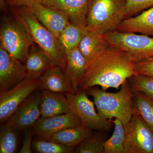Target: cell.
Returning a JSON list of instances; mask_svg holds the SVG:
<instances>
[{"label": "cell", "instance_id": "obj_19", "mask_svg": "<svg viewBox=\"0 0 153 153\" xmlns=\"http://www.w3.org/2000/svg\"><path fill=\"white\" fill-rule=\"evenodd\" d=\"M78 47L84 57L90 63L111 46L103 35L87 30Z\"/></svg>", "mask_w": 153, "mask_h": 153}, {"label": "cell", "instance_id": "obj_29", "mask_svg": "<svg viewBox=\"0 0 153 153\" xmlns=\"http://www.w3.org/2000/svg\"><path fill=\"white\" fill-rule=\"evenodd\" d=\"M153 7V0H126L125 19L134 16Z\"/></svg>", "mask_w": 153, "mask_h": 153}, {"label": "cell", "instance_id": "obj_21", "mask_svg": "<svg viewBox=\"0 0 153 153\" xmlns=\"http://www.w3.org/2000/svg\"><path fill=\"white\" fill-rule=\"evenodd\" d=\"M93 132L91 128L82 125L57 132L49 140L74 149Z\"/></svg>", "mask_w": 153, "mask_h": 153}, {"label": "cell", "instance_id": "obj_4", "mask_svg": "<svg viewBox=\"0 0 153 153\" xmlns=\"http://www.w3.org/2000/svg\"><path fill=\"white\" fill-rule=\"evenodd\" d=\"M126 0H92L86 28L101 35L115 31L125 19Z\"/></svg>", "mask_w": 153, "mask_h": 153}, {"label": "cell", "instance_id": "obj_30", "mask_svg": "<svg viewBox=\"0 0 153 153\" xmlns=\"http://www.w3.org/2000/svg\"><path fill=\"white\" fill-rule=\"evenodd\" d=\"M134 74H139L153 78V57L143 59L136 63Z\"/></svg>", "mask_w": 153, "mask_h": 153}, {"label": "cell", "instance_id": "obj_28", "mask_svg": "<svg viewBox=\"0 0 153 153\" xmlns=\"http://www.w3.org/2000/svg\"><path fill=\"white\" fill-rule=\"evenodd\" d=\"M32 145L34 150L39 153H69L74 150L53 141L41 138L33 141Z\"/></svg>", "mask_w": 153, "mask_h": 153}, {"label": "cell", "instance_id": "obj_14", "mask_svg": "<svg viewBox=\"0 0 153 153\" xmlns=\"http://www.w3.org/2000/svg\"><path fill=\"white\" fill-rule=\"evenodd\" d=\"M39 88L55 93H75L71 78L66 70L57 65L49 67L38 79Z\"/></svg>", "mask_w": 153, "mask_h": 153}, {"label": "cell", "instance_id": "obj_6", "mask_svg": "<svg viewBox=\"0 0 153 153\" xmlns=\"http://www.w3.org/2000/svg\"><path fill=\"white\" fill-rule=\"evenodd\" d=\"M70 111L79 119L82 124L94 130L107 132L112 128L113 121L102 118L96 111L94 102L88 98L86 91L65 94Z\"/></svg>", "mask_w": 153, "mask_h": 153}, {"label": "cell", "instance_id": "obj_22", "mask_svg": "<svg viewBox=\"0 0 153 153\" xmlns=\"http://www.w3.org/2000/svg\"><path fill=\"white\" fill-rule=\"evenodd\" d=\"M87 31L86 27L69 22L58 38L59 42L65 52L78 47Z\"/></svg>", "mask_w": 153, "mask_h": 153}, {"label": "cell", "instance_id": "obj_18", "mask_svg": "<svg viewBox=\"0 0 153 153\" xmlns=\"http://www.w3.org/2000/svg\"><path fill=\"white\" fill-rule=\"evenodd\" d=\"M116 31L153 36V7L135 16L124 19Z\"/></svg>", "mask_w": 153, "mask_h": 153}, {"label": "cell", "instance_id": "obj_8", "mask_svg": "<svg viewBox=\"0 0 153 153\" xmlns=\"http://www.w3.org/2000/svg\"><path fill=\"white\" fill-rule=\"evenodd\" d=\"M103 36L111 47L129 52L137 62L153 57V38L149 36L115 30Z\"/></svg>", "mask_w": 153, "mask_h": 153}, {"label": "cell", "instance_id": "obj_13", "mask_svg": "<svg viewBox=\"0 0 153 153\" xmlns=\"http://www.w3.org/2000/svg\"><path fill=\"white\" fill-rule=\"evenodd\" d=\"M92 0H43L47 7L66 14L70 22L86 27L88 13Z\"/></svg>", "mask_w": 153, "mask_h": 153}, {"label": "cell", "instance_id": "obj_16", "mask_svg": "<svg viewBox=\"0 0 153 153\" xmlns=\"http://www.w3.org/2000/svg\"><path fill=\"white\" fill-rule=\"evenodd\" d=\"M41 117H48L70 112V110L66 96L42 90L40 105Z\"/></svg>", "mask_w": 153, "mask_h": 153}, {"label": "cell", "instance_id": "obj_11", "mask_svg": "<svg viewBox=\"0 0 153 153\" xmlns=\"http://www.w3.org/2000/svg\"><path fill=\"white\" fill-rule=\"evenodd\" d=\"M41 93L31 94L15 111L7 124L15 130H25L33 126L41 117Z\"/></svg>", "mask_w": 153, "mask_h": 153}, {"label": "cell", "instance_id": "obj_2", "mask_svg": "<svg viewBox=\"0 0 153 153\" xmlns=\"http://www.w3.org/2000/svg\"><path fill=\"white\" fill-rule=\"evenodd\" d=\"M92 97L98 114L102 118L118 119L123 124L128 123L133 113V92L126 80L115 93L107 92L98 87H91L86 91Z\"/></svg>", "mask_w": 153, "mask_h": 153}, {"label": "cell", "instance_id": "obj_24", "mask_svg": "<svg viewBox=\"0 0 153 153\" xmlns=\"http://www.w3.org/2000/svg\"><path fill=\"white\" fill-rule=\"evenodd\" d=\"M113 121L114 130L112 136L105 142L102 153H124L125 131L123 124L118 119Z\"/></svg>", "mask_w": 153, "mask_h": 153}, {"label": "cell", "instance_id": "obj_25", "mask_svg": "<svg viewBox=\"0 0 153 153\" xmlns=\"http://www.w3.org/2000/svg\"><path fill=\"white\" fill-rule=\"evenodd\" d=\"M106 140L105 131H97L92 132L76 146V153H102Z\"/></svg>", "mask_w": 153, "mask_h": 153}, {"label": "cell", "instance_id": "obj_26", "mask_svg": "<svg viewBox=\"0 0 153 153\" xmlns=\"http://www.w3.org/2000/svg\"><path fill=\"white\" fill-rule=\"evenodd\" d=\"M16 130L6 124L0 131V153H13L18 146V138Z\"/></svg>", "mask_w": 153, "mask_h": 153}, {"label": "cell", "instance_id": "obj_27", "mask_svg": "<svg viewBox=\"0 0 153 153\" xmlns=\"http://www.w3.org/2000/svg\"><path fill=\"white\" fill-rule=\"evenodd\" d=\"M128 80L133 91L141 92L153 100V78L134 74Z\"/></svg>", "mask_w": 153, "mask_h": 153}, {"label": "cell", "instance_id": "obj_7", "mask_svg": "<svg viewBox=\"0 0 153 153\" xmlns=\"http://www.w3.org/2000/svg\"><path fill=\"white\" fill-rule=\"evenodd\" d=\"M123 125L124 153H153V132L134 108L130 120Z\"/></svg>", "mask_w": 153, "mask_h": 153}, {"label": "cell", "instance_id": "obj_15", "mask_svg": "<svg viewBox=\"0 0 153 153\" xmlns=\"http://www.w3.org/2000/svg\"><path fill=\"white\" fill-rule=\"evenodd\" d=\"M28 8L33 12L38 21L58 38L70 22L66 14L45 7L42 4Z\"/></svg>", "mask_w": 153, "mask_h": 153}, {"label": "cell", "instance_id": "obj_17", "mask_svg": "<svg viewBox=\"0 0 153 153\" xmlns=\"http://www.w3.org/2000/svg\"><path fill=\"white\" fill-rule=\"evenodd\" d=\"M66 71L71 78L76 92L79 82L87 72L90 63L78 47L65 51Z\"/></svg>", "mask_w": 153, "mask_h": 153}, {"label": "cell", "instance_id": "obj_9", "mask_svg": "<svg viewBox=\"0 0 153 153\" xmlns=\"http://www.w3.org/2000/svg\"><path fill=\"white\" fill-rule=\"evenodd\" d=\"M39 88L38 79L25 78L10 89L0 91V121H7L25 100Z\"/></svg>", "mask_w": 153, "mask_h": 153}, {"label": "cell", "instance_id": "obj_20", "mask_svg": "<svg viewBox=\"0 0 153 153\" xmlns=\"http://www.w3.org/2000/svg\"><path fill=\"white\" fill-rule=\"evenodd\" d=\"M24 64L26 70L25 78L30 79H39L53 65L48 55L42 49L32 48Z\"/></svg>", "mask_w": 153, "mask_h": 153}, {"label": "cell", "instance_id": "obj_10", "mask_svg": "<svg viewBox=\"0 0 153 153\" xmlns=\"http://www.w3.org/2000/svg\"><path fill=\"white\" fill-rule=\"evenodd\" d=\"M79 119L70 111L48 117H40L33 126L32 133L39 138L49 140L57 132L82 125Z\"/></svg>", "mask_w": 153, "mask_h": 153}, {"label": "cell", "instance_id": "obj_3", "mask_svg": "<svg viewBox=\"0 0 153 153\" xmlns=\"http://www.w3.org/2000/svg\"><path fill=\"white\" fill-rule=\"evenodd\" d=\"M22 7L15 11L16 19L26 28L34 43L48 55L53 65L66 70L65 50L58 38L38 21L30 8Z\"/></svg>", "mask_w": 153, "mask_h": 153}, {"label": "cell", "instance_id": "obj_31", "mask_svg": "<svg viewBox=\"0 0 153 153\" xmlns=\"http://www.w3.org/2000/svg\"><path fill=\"white\" fill-rule=\"evenodd\" d=\"M32 131L26 129L25 131V136L23 140L22 146L20 153H31L32 152L33 142H32Z\"/></svg>", "mask_w": 153, "mask_h": 153}, {"label": "cell", "instance_id": "obj_12", "mask_svg": "<svg viewBox=\"0 0 153 153\" xmlns=\"http://www.w3.org/2000/svg\"><path fill=\"white\" fill-rule=\"evenodd\" d=\"M25 77L24 64L0 46V91L9 90Z\"/></svg>", "mask_w": 153, "mask_h": 153}, {"label": "cell", "instance_id": "obj_5", "mask_svg": "<svg viewBox=\"0 0 153 153\" xmlns=\"http://www.w3.org/2000/svg\"><path fill=\"white\" fill-rule=\"evenodd\" d=\"M0 46L12 56L25 62L34 44L24 26L16 21L5 20L1 25Z\"/></svg>", "mask_w": 153, "mask_h": 153}, {"label": "cell", "instance_id": "obj_1", "mask_svg": "<svg viewBox=\"0 0 153 153\" xmlns=\"http://www.w3.org/2000/svg\"><path fill=\"white\" fill-rule=\"evenodd\" d=\"M136 60L130 54L111 47L92 60L78 85V90L100 86L106 91L112 88L118 89L134 74Z\"/></svg>", "mask_w": 153, "mask_h": 153}, {"label": "cell", "instance_id": "obj_33", "mask_svg": "<svg viewBox=\"0 0 153 153\" xmlns=\"http://www.w3.org/2000/svg\"><path fill=\"white\" fill-rule=\"evenodd\" d=\"M0 5L1 8L4 9L5 6V0H0Z\"/></svg>", "mask_w": 153, "mask_h": 153}, {"label": "cell", "instance_id": "obj_23", "mask_svg": "<svg viewBox=\"0 0 153 153\" xmlns=\"http://www.w3.org/2000/svg\"><path fill=\"white\" fill-rule=\"evenodd\" d=\"M133 92V108L140 115L153 132V100L144 94Z\"/></svg>", "mask_w": 153, "mask_h": 153}, {"label": "cell", "instance_id": "obj_32", "mask_svg": "<svg viewBox=\"0 0 153 153\" xmlns=\"http://www.w3.org/2000/svg\"><path fill=\"white\" fill-rule=\"evenodd\" d=\"M10 5L16 7H30L35 5L42 4L43 0H7Z\"/></svg>", "mask_w": 153, "mask_h": 153}]
</instances>
